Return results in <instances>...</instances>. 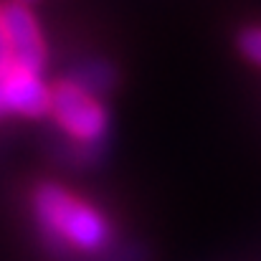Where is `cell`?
Here are the masks:
<instances>
[{"label": "cell", "instance_id": "obj_3", "mask_svg": "<svg viewBox=\"0 0 261 261\" xmlns=\"http://www.w3.org/2000/svg\"><path fill=\"white\" fill-rule=\"evenodd\" d=\"M0 13H3V23H5V31L10 38L15 66H20L31 74H41L46 66V46H43V36L38 31L33 13L28 10V5H23L18 0L5 3L0 8Z\"/></svg>", "mask_w": 261, "mask_h": 261}, {"label": "cell", "instance_id": "obj_4", "mask_svg": "<svg viewBox=\"0 0 261 261\" xmlns=\"http://www.w3.org/2000/svg\"><path fill=\"white\" fill-rule=\"evenodd\" d=\"M0 89L8 114H23L31 119L51 114V89L38 79V74L13 64L10 69L0 71Z\"/></svg>", "mask_w": 261, "mask_h": 261}, {"label": "cell", "instance_id": "obj_5", "mask_svg": "<svg viewBox=\"0 0 261 261\" xmlns=\"http://www.w3.org/2000/svg\"><path fill=\"white\" fill-rule=\"evenodd\" d=\"M112 79H114V76H112L109 66L96 64V66H87V69L82 71V76H79V79H71V82H74V84H79L82 89H87L89 94H96V91L109 89Z\"/></svg>", "mask_w": 261, "mask_h": 261}, {"label": "cell", "instance_id": "obj_7", "mask_svg": "<svg viewBox=\"0 0 261 261\" xmlns=\"http://www.w3.org/2000/svg\"><path fill=\"white\" fill-rule=\"evenodd\" d=\"M13 64H15V59H13L10 38H8V31H5V23H3V13H0V71L10 69Z\"/></svg>", "mask_w": 261, "mask_h": 261}, {"label": "cell", "instance_id": "obj_2", "mask_svg": "<svg viewBox=\"0 0 261 261\" xmlns=\"http://www.w3.org/2000/svg\"><path fill=\"white\" fill-rule=\"evenodd\" d=\"M51 114L79 142L96 145L107 132V112L94 94L71 79L56 82L51 89Z\"/></svg>", "mask_w": 261, "mask_h": 261}, {"label": "cell", "instance_id": "obj_1", "mask_svg": "<svg viewBox=\"0 0 261 261\" xmlns=\"http://www.w3.org/2000/svg\"><path fill=\"white\" fill-rule=\"evenodd\" d=\"M33 211L51 246L96 254L112 241L109 221L94 205L74 198L56 182H41L33 190Z\"/></svg>", "mask_w": 261, "mask_h": 261}, {"label": "cell", "instance_id": "obj_6", "mask_svg": "<svg viewBox=\"0 0 261 261\" xmlns=\"http://www.w3.org/2000/svg\"><path fill=\"white\" fill-rule=\"evenodd\" d=\"M236 43H239V51H241L249 61H254V64L261 66V25L244 28V31L239 33Z\"/></svg>", "mask_w": 261, "mask_h": 261}, {"label": "cell", "instance_id": "obj_8", "mask_svg": "<svg viewBox=\"0 0 261 261\" xmlns=\"http://www.w3.org/2000/svg\"><path fill=\"white\" fill-rule=\"evenodd\" d=\"M18 3H23V5H28V3H33V0H18Z\"/></svg>", "mask_w": 261, "mask_h": 261}]
</instances>
